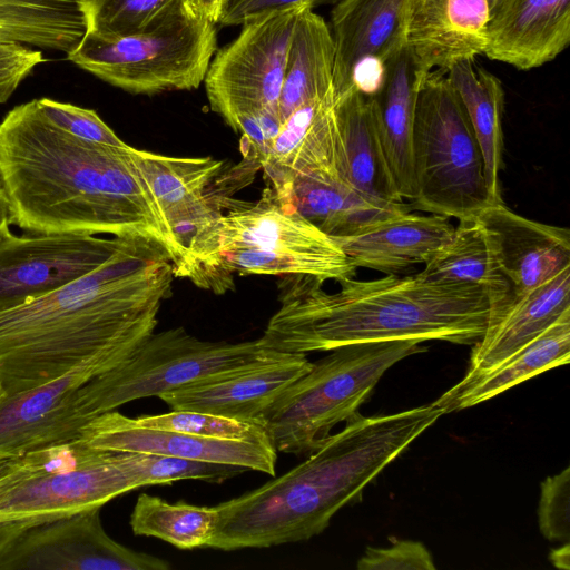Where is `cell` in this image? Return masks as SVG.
Returning a JSON list of instances; mask_svg holds the SVG:
<instances>
[{
	"mask_svg": "<svg viewBox=\"0 0 570 570\" xmlns=\"http://www.w3.org/2000/svg\"><path fill=\"white\" fill-rule=\"evenodd\" d=\"M129 148L65 132L37 99L13 107L0 122L12 225L29 234L142 237L163 246L175 267V246Z\"/></svg>",
	"mask_w": 570,
	"mask_h": 570,
	"instance_id": "6da1fadb",
	"label": "cell"
},
{
	"mask_svg": "<svg viewBox=\"0 0 570 570\" xmlns=\"http://www.w3.org/2000/svg\"><path fill=\"white\" fill-rule=\"evenodd\" d=\"M174 277L163 246L125 237L92 272L0 309V393L45 384L100 354L131 353L155 332Z\"/></svg>",
	"mask_w": 570,
	"mask_h": 570,
	"instance_id": "7a4b0ae2",
	"label": "cell"
},
{
	"mask_svg": "<svg viewBox=\"0 0 570 570\" xmlns=\"http://www.w3.org/2000/svg\"><path fill=\"white\" fill-rule=\"evenodd\" d=\"M323 283L305 275L282 276L279 307L258 338L263 347L307 354L393 340L473 345L491 313L484 289L431 283L417 274L344 278L334 293L325 292Z\"/></svg>",
	"mask_w": 570,
	"mask_h": 570,
	"instance_id": "3957f363",
	"label": "cell"
},
{
	"mask_svg": "<svg viewBox=\"0 0 570 570\" xmlns=\"http://www.w3.org/2000/svg\"><path fill=\"white\" fill-rule=\"evenodd\" d=\"M443 414L433 402L387 415L357 414L298 465L215 505L207 548H269L318 535Z\"/></svg>",
	"mask_w": 570,
	"mask_h": 570,
	"instance_id": "277c9868",
	"label": "cell"
},
{
	"mask_svg": "<svg viewBox=\"0 0 570 570\" xmlns=\"http://www.w3.org/2000/svg\"><path fill=\"white\" fill-rule=\"evenodd\" d=\"M190 249L183 277L224 293L233 275L354 277L356 267L338 243L267 186L255 202L227 198Z\"/></svg>",
	"mask_w": 570,
	"mask_h": 570,
	"instance_id": "5b68a950",
	"label": "cell"
},
{
	"mask_svg": "<svg viewBox=\"0 0 570 570\" xmlns=\"http://www.w3.org/2000/svg\"><path fill=\"white\" fill-rule=\"evenodd\" d=\"M419 340L344 345L312 363L259 415L256 423L276 451L308 456L341 422L357 414L384 373L401 360L425 351Z\"/></svg>",
	"mask_w": 570,
	"mask_h": 570,
	"instance_id": "8992f818",
	"label": "cell"
},
{
	"mask_svg": "<svg viewBox=\"0 0 570 570\" xmlns=\"http://www.w3.org/2000/svg\"><path fill=\"white\" fill-rule=\"evenodd\" d=\"M185 1L142 30L115 37L86 32L67 59L134 95L191 90L216 51V28Z\"/></svg>",
	"mask_w": 570,
	"mask_h": 570,
	"instance_id": "52a82bcc",
	"label": "cell"
},
{
	"mask_svg": "<svg viewBox=\"0 0 570 570\" xmlns=\"http://www.w3.org/2000/svg\"><path fill=\"white\" fill-rule=\"evenodd\" d=\"M274 11L243 24L214 53L205 79L210 109L245 142L246 156L262 164L282 126L279 96L292 33L299 12Z\"/></svg>",
	"mask_w": 570,
	"mask_h": 570,
	"instance_id": "ba28073f",
	"label": "cell"
},
{
	"mask_svg": "<svg viewBox=\"0 0 570 570\" xmlns=\"http://www.w3.org/2000/svg\"><path fill=\"white\" fill-rule=\"evenodd\" d=\"M413 173L415 209L461 220L499 203L465 108L442 70L428 72L419 89Z\"/></svg>",
	"mask_w": 570,
	"mask_h": 570,
	"instance_id": "9c48e42d",
	"label": "cell"
},
{
	"mask_svg": "<svg viewBox=\"0 0 570 570\" xmlns=\"http://www.w3.org/2000/svg\"><path fill=\"white\" fill-rule=\"evenodd\" d=\"M136 489L118 452L79 439L50 445L13 458L0 475V523H37L101 509Z\"/></svg>",
	"mask_w": 570,
	"mask_h": 570,
	"instance_id": "30bf717a",
	"label": "cell"
},
{
	"mask_svg": "<svg viewBox=\"0 0 570 570\" xmlns=\"http://www.w3.org/2000/svg\"><path fill=\"white\" fill-rule=\"evenodd\" d=\"M259 340L203 341L184 327L153 332L126 358L89 379L81 406L88 422L121 405L159 396L186 384L268 356Z\"/></svg>",
	"mask_w": 570,
	"mask_h": 570,
	"instance_id": "8fae6325",
	"label": "cell"
},
{
	"mask_svg": "<svg viewBox=\"0 0 570 570\" xmlns=\"http://www.w3.org/2000/svg\"><path fill=\"white\" fill-rule=\"evenodd\" d=\"M168 569L167 560L111 539L99 508L29 524L0 553V570Z\"/></svg>",
	"mask_w": 570,
	"mask_h": 570,
	"instance_id": "7c38bea8",
	"label": "cell"
},
{
	"mask_svg": "<svg viewBox=\"0 0 570 570\" xmlns=\"http://www.w3.org/2000/svg\"><path fill=\"white\" fill-rule=\"evenodd\" d=\"M128 355L100 354L45 384L0 393V460L78 440L89 423L81 406L83 384Z\"/></svg>",
	"mask_w": 570,
	"mask_h": 570,
	"instance_id": "4fadbf2b",
	"label": "cell"
},
{
	"mask_svg": "<svg viewBox=\"0 0 570 570\" xmlns=\"http://www.w3.org/2000/svg\"><path fill=\"white\" fill-rule=\"evenodd\" d=\"M129 154L175 246V276L183 277L190 249L204 229L223 213L228 198L218 193V181L226 177L223 161L210 156H167L132 146Z\"/></svg>",
	"mask_w": 570,
	"mask_h": 570,
	"instance_id": "5bb4252c",
	"label": "cell"
},
{
	"mask_svg": "<svg viewBox=\"0 0 570 570\" xmlns=\"http://www.w3.org/2000/svg\"><path fill=\"white\" fill-rule=\"evenodd\" d=\"M125 237L85 234L0 236V309L50 293L99 267Z\"/></svg>",
	"mask_w": 570,
	"mask_h": 570,
	"instance_id": "9a60e30c",
	"label": "cell"
},
{
	"mask_svg": "<svg viewBox=\"0 0 570 570\" xmlns=\"http://www.w3.org/2000/svg\"><path fill=\"white\" fill-rule=\"evenodd\" d=\"M410 0H338L331 11L336 98L376 90L384 62L406 42Z\"/></svg>",
	"mask_w": 570,
	"mask_h": 570,
	"instance_id": "2e32d148",
	"label": "cell"
},
{
	"mask_svg": "<svg viewBox=\"0 0 570 570\" xmlns=\"http://www.w3.org/2000/svg\"><path fill=\"white\" fill-rule=\"evenodd\" d=\"M311 367L306 354L273 351L259 361L186 384L158 397L171 410L256 423L274 400Z\"/></svg>",
	"mask_w": 570,
	"mask_h": 570,
	"instance_id": "e0dca14e",
	"label": "cell"
},
{
	"mask_svg": "<svg viewBox=\"0 0 570 570\" xmlns=\"http://www.w3.org/2000/svg\"><path fill=\"white\" fill-rule=\"evenodd\" d=\"M79 440L105 451L144 452L232 464L275 476L277 451L269 443L203 438L147 428L118 411L104 413L90 421Z\"/></svg>",
	"mask_w": 570,
	"mask_h": 570,
	"instance_id": "ac0fdd59",
	"label": "cell"
},
{
	"mask_svg": "<svg viewBox=\"0 0 570 570\" xmlns=\"http://www.w3.org/2000/svg\"><path fill=\"white\" fill-rule=\"evenodd\" d=\"M475 217L500 272L510 284L512 299L570 267L568 228L529 219L502 202L488 206Z\"/></svg>",
	"mask_w": 570,
	"mask_h": 570,
	"instance_id": "d6986e66",
	"label": "cell"
},
{
	"mask_svg": "<svg viewBox=\"0 0 570 570\" xmlns=\"http://www.w3.org/2000/svg\"><path fill=\"white\" fill-rule=\"evenodd\" d=\"M335 102V95L309 101L282 124L261 165L279 199L288 202L293 181L302 176H333L348 183Z\"/></svg>",
	"mask_w": 570,
	"mask_h": 570,
	"instance_id": "ffe728a7",
	"label": "cell"
},
{
	"mask_svg": "<svg viewBox=\"0 0 570 570\" xmlns=\"http://www.w3.org/2000/svg\"><path fill=\"white\" fill-rule=\"evenodd\" d=\"M570 41V0H502L488 24V58L519 70L538 68Z\"/></svg>",
	"mask_w": 570,
	"mask_h": 570,
	"instance_id": "44dd1931",
	"label": "cell"
},
{
	"mask_svg": "<svg viewBox=\"0 0 570 570\" xmlns=\"http://www.w3.org/2000/svg\"><path fill=\"white\" fill-rule=\"evenodd\" d=\"M488 0H410L406 43L426 72L484 53Z\"/></svg>",
	"mask_w": 570,
	"mask_h": 570,
	"instance_id": "7402d4cb",
	"label": "cell"
},
{
	"mask_svg": "<svg viewBox=\"0 0 570 570\" xmlns=\"http://www.w3.org/2000/svg\"><path fill=\"white\" fill-rule=\"evenodd\" d=\"M428 72L405 42L385 62L370 96L383 154L399 195L414 198L413 127L420 86Z\"/></svg>",
	"mask_w": 570,
	"mask_h": 570,
	"instance_id": "603a6c76",
	"label": "cell"
},
{
	"mask_svg": "<svg viewBox=\"0 0 570 570\" xmlns=\"http://www.w3.org/2000/svg\"><path fill=\"white\" fill-rule=\"evenodd\" d=\"M570 309V267L513 298L473 344L466 375L485 372L529 344Z\"/></svg>",
	"mask_w": 570,
	"mask_h": 570,
	"instance_id": "cb8c5ba5",
	"label": "cell"
},
{
	"mask_svg": "<svg viewBox=\"0 0 570 570\" xmlns=\"http://www.w3.org/2000/svg\"><path fill=\"white\" fill-rule=\"evenodd\" d=\"M453 230L448 217L411 212L335 240L356 268L392 274L428 263L450 239Z\"/></svg>",
	"mask_w": 570,
	"mask_h": 570,
	"instance_id": "d4e9b609",
	"label": "cell"
},
{
	"mask_svg": "<svg viewBox=\"0 0 570 570\" xmlns=\"http://www.w3.org/2000/svg\"><path fill=\"white\" fill-rule=\"evenodd\" d=\"M570 361V309L550 327L497 366L464 375L433 404L444 414L485 402L530 377Z\"/></svg>",
	"mask_w": 570,
	"mask_h": 570,
	"instance_id": "484cf974",
	"label": "cell"
},
{
	"mask_svg": "<svg viewBox=\"0 0 570 570\" xmlns=\"http://www.w3.org/2000/svg\"><path fill=\"white\" fill-rule=\"evenodd\" d=\"M288 203L334 239L358 234L389 218L412 212V204L368 197L333 176H302Z\"/></svg>",
	"mask_w": 570,
	"mask_h": 570,
	"instance_id": "4316f807",
	"label": "cell"
},
{
	"mask_svg": "<svg viewBox=\"0 0 570 570\" xmlns=\"http://www.w3.org/2000/svg\"><path fill=\"white\" fill-rule=\"evenodd\" d=\"M335 116L348 184L375 199L404 202L383 154L370 97L351 88L336 98Z\"/></svg>",
	"mask_w": 570,
	"mask_h": 570,
	"instance_id": "83f0119b",
	"label": "cell"
},
{
	"mask_svg": "<svg viewBox=\"0 0 570 570\" xmlns=\"http://www.w3.org/2000/svg\"><path fill=\"white\" fill-rule=\"evenodd\" d=\"M334 41L330 26L312 9L296 20L286 57L279 96L282 122L298 107L335 95Z\"/></svg>",
	"mask_w": 570,
	"mask_h": 570,
	"instance_id": "f1b7e54d",
	"label": "cell"
},
{
	"mask_svg": "<svg viewBox=\"0 0 570 570\" xmlns=\"http://www.w3.org/2000/svg\"><path fill=\"white\" fill-rule=\"evenodd\" d=\"M424 265L417 276L426 282L473 285L484 289L491 302L490 317L513 297L475 216L459 220L450 239Z\"/></svg>",
	"mask_w": 570,
	"mask_h": 570,
	"instance_id": "f546056e",
	"label": "cell"
},
{
	"mask_svg": "<svg viewBox=\"0 0 570 570\" xmlns=\"http://www.w3.org/2000/svg\"><path fill=\"white\" fill-rule=\"evenodd\" d=\"M460 97L480 145L491 196L502 202L499 175L503 167L504 90L501 81L480 67L475 58L464 59L445 71Z\"/></svg>",
	"mask_w": 570,
	"mask_h": 570,
	"instance_id": "4dcf8cb0",
	"label": "cell"
},
{
	"mask_svg": "<svg viewBox=\"0 0 570 570\" xmlns=\"http://www.w3.org/2000/svg\"><path fill=\"white\" fill-rule=\"evenodd\" d=\"M87 32L81 0H0V42L71 52Z\"/></svg>",
	"mask_w": 570,
	"mask_h": 570,
	"instance_id": "1f68e13d",
	"label": "cell"
},
{
	"mask_svg": "<svg viewBox=\"0 0 570 570\" xmlns=\"http://www.w3.org/2000/svg\"><path fill=\"white\" fill-rule=\"evenodd\" d=\"M216 507H200L141 493L130 515L136 535L154 537L178 549L207 548L215 529Z\"/></svg>",
	"mask_w": 570,
	"mask_h": 570,
	"instance_id": "d6a6232c",
	"label": "cell"
},
{
	"mask_svg": "<svg viewBox=\"0 0 570 570\" xmlns=\"http://www.w3.org/2000/svg\"><path fill=\"white\" fill-rule=\"evenodd\" d=\"M118 452L120 464L131 476L137 488L168 484L183 480H199L220 483L247 469L223 463L205 462L170 455Z\"/></svg>",
	"mask_w": 570,
	"mask_h": 570,
	"instance_id": "836d02e7",
	"label": "cell"
},
{
	"mask_svg": "<svg viewBox=\"0 0 570 570\" xmlns=\"http://www.w3.org/2000/svg\"><path fill=\"white\" fill-rule=\"evenodd\" d=\"M190 0H81L87 32L102 37L138 32Z\"/></svg>",
	"mask_w": 570,
	"mask_h": 570,
	"instance_id": "e575fe53",
	"label": "cell"
},
{
	"mask_svg": "<svg viewBox=\"0 0 570 570\" xmlns=\"http://www.w3.org/2000/svg\"><path fill=\"white\" fill-rule=\"evenodd\" d=\"M134 420L142 426L196 436L271 444L264 429L256 423L205 412L173 410L164 414L134 417Z\"/></svg>",
	"mask_w": 570,
	"mask_h": 570,
	"instance_id": "d590c367",
	"label": "cell"
},
{
	"mask_svg": "<svg viewBox=\"0 0 570 570\" xmlns=\"http://www.w3.org/2000/svg\"><path fill=\"white\" fill-rule=\"evenodd\" d=\"M43 115L58 128L77 138L112 146H122L116 132L92 109L49 98L37 99Z\"/></svg>",
	"mask_w": 570,
	"mask_h": 570,
	"instance_id": "8d00e7d4",
	"label": "cell"
},
{
	"mask_svg": "<svg viewBox=\"0 0 570 570\" xmlns=\"http://www.w3.org/2000/svg\"><path fill=\"white\" fill-rule=\"evenodd\" d=\"M570 468L541 482L538 505L539 529L550 541L569 542Z\"/></svg>",
	"mask_w": 570,
	"mask_h": 570,
	"instance_id": "74e56055",
	"label": "cell"
},
{
	"mask_svg": "<svg viewBox=\"0 0 570 570\" xmlns=\"http://www.w3.org/2000/svg\"><path fill=\"white\" fill-rule=\"evenodd\" d=\"M358 570H434L428 548L419 541L393 540L386 548L367 547L358 559Z\"/></svg>",
	"mask_w": 570,
	"mask_h": 570,
	"instance_id": "f35d334b",
	"label": "cell"
},
{
	"mask_svg": "<svg viewBox=\"0 0 570 570\" xmlns=\"http://www.w3.org/2000/svg\"><path fill=\"white\" fill-rule=\"evenodd\" d=\"M41 62L43 57L38 50L23 45L0 42V104L6 102Z\"/></svg>",
	"mask_w": 570,
	"mask_h": 570,
	"instance_id": "ab89813d",
	"label": "cell"
},
{
	"mask_svg": "<svg viewBox=\"0 0 570 570\" xmlns=\"http://www.w3.org/2000/svg\"><path fill=\"white\" fill-rule=\"evenodd\" d=\"M338 0H224L218 22L223 26H243L267 13L288 8H307L336 3Z\"/></svg>",
	"mask_w": 570,
	"mask_h": 570,
	"instance_id": "60d3db41",
	"label": "cell"
},
{
	"mask_svg": "<svg viewBox=\"0 0 570 570\" xmlns=\"http://www.w3.org/2000/svg\"><path fill=\"white\" fill-rule=\"evenodd\" d=\"M196 9L214 23L218 22L224 0H190Z\"/></svg>",
	"mask_w": 570,
	"mask_h": 570,
	"instance_id": "b9f144b4",
	"label": "cell"
},
{
	"mask_svg": "<svg viewBox=\"0 0 570 570\" xmlns=\"http://www.w3.org/2000/svg\"><path fill=\"white\" fill-rule=\"evenodd\" d=\"M12 226L11 208L0 180V236L10 232Z\"/></svg>",
	"mask_w": 570,
	"mask_h": 570,
	"instance_id": "7bdbcfd3",
	"label": "cell"
},
{
	"mask_svg": "<svg viewBox=\"0 0 570 570\" xmlns=\"http://www.w3.org/2000/svg\"><path fill=\"white\" fill-rule=\"evenodd\" d=\"M552 564L559 569L569 570V561H570V549L569 542H564L563 546L551 550L549 556Z\"/></svg>",
	"mask_w": 570,
	"mask_h": 570,
	"instance_id": "ee69618b",
	"label": "cell"
},
{
	"mask_svg": "<svg viewBox=\"0 0 570 570\" xmlns=\"http://www.w3.org/2000/svg\"><path fill=\"white\" fill-rule=\"evenodd\" d=\"M13 459V458H12ZM12 459H3L0 460V475L6 471V469L9 466Z\"/></svg>",
	"mask_w": 570,
	"mask_h": 570,
	"instance_id": "f6af8a7d",
	"label": "cell"
},
{
	"mask_svg": "<svg viewBox=\"0 0 570 570\" xmlns=\"http://www.w3.org/2000/svg\"><path fill=\"white\" fill-rule=\"evenodd\" d=\"M502 0H488L490 14L501 3Z\"/></svg>",
	"mask_w": 570,
	"mask_h": 570,
	"instance_id": "bcb514c9",
	"label": "cell"
}]
</instances>
